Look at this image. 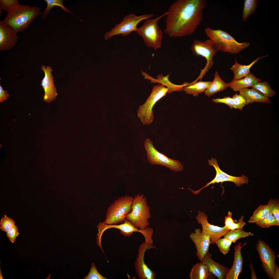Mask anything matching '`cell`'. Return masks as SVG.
<instances>
[{
  "label": "cell",
  "mask_w": 279,
  "mask_h": 279,
  "mask_svg": "<svg viewBox=\"0 0 279 279\" xmlns=\"http://www.w3.org/2000/svg\"><path fill=\"white\" fill-rule=\"evenodd\" d=\"M205 0H177L169 7L165 21V32L171 37L192 35L200 25Z\"/></svg>",
  "instance_id": "6da1fadb"
},
{
  "label": "cell",
  "mask_w": 279,
  "mask_h": 279,
  "mask_svg": "<svg viewBox=\"0 0 279 279\" xmlns=\"http://www.w3.org/2000/svg\"><path fill=\"white\" fill-rule=\"evenodd\" d=\"M41 14L38 7L20 4L7 13L3 21L17 33L28 29L31 23Z\"/></svg>",
  "instance_id": "7a4b0ae2"
},
{
  "label": "cell",
  "mask_w": 279,
  "mask_h": 279,
  "mask_svg": "<svg viewBox=\"0 0 279 279\" xmlns=\"http://www.w3.org/2000/svg\"><path fill=\"white\" fill-rule=\"evenodd\" d=\"M204 31L218 51L237 54L250 45V44L248 42H237L231 35L220 29H214L207 27Z\"/></svg>",
  "instance_id": "3957f363"
},
{
  "label": "cell",
  "mask_w": 279,
  "mask_h": 279,
  "mask_svg": "<svg viewBox=\"0 0 279 279\" xmlns=\"http://www.w3.org/2000/svg\"><path fill=\"white\" fill-rule=\"evenodd\" d=\"M151 217L146 198L143 194L135 195L133 198L131 210L126 215V219L137 229L143 230L150 225L148 220Z\"/></svg>",
  "instance_id": "277c9868"
},
{
  "label": "cell",
  "mask_w": 279,
  "mask_h": 279,
  "mask_svg": "<svg viewBox=\"0 0 279 279\" xmlns=\"http://www.w3.org/2000/svg\"><path fill=\"white\" fill-rule=\"evenodd\" d=\"M167 11L155 18L146 19L142 25L136 32L143 38L148 47L157 50L162 46L163 32L158 24L159 20L167 14Z\"/></svg>",
  "instance_id": "5b68a950"
},
{
  "label": "cell",
  "mask_w": 279,
  "mask_h": 279,
  "mask_svg": "<svg viewBox=\"0 0 279 279\" xmlns=\"http://www.w3.org/2000/svg\"><path fill=\"white\" fill-rule=\"evenodd\" d=\"M133 200V197L128 195L116 200L107 208L104 223L108 225L123 223L126 215L131 210Z\"/></svg>",
  "instance_id": "8992f818"
},
{
  "label": "cell",
  "mask_w": 279,
  "mask_h": 279,
  "mask_svg": "<svg viewBox=\"0 0 279 279\" xmlns=\"http://www.w3.org/2000/svg\"><path fill=\"white\" fill-rule=\"evenodd\" d=\"M168 90L161 84L154 86L145 103L139 106L137 111V115L143 125H148L153 122L154 118L153 107L158 101L166 95Z\"/></svg>",
  "instance_id": "52a82bcc"
},
{
  "label": "cell",
  "mask_w": 279,
  "mask_h": 279,
  "mask_svg": "<svg viewBox=\"0 0 279 279\" xmlns=\"http://www.w3.org/2000/svg\"><path fill=\"white\" fill-rule=\"evenodd\" d=\"M144 147L148 160L151 164L165 166L175 172H180L183 169V165L180 161L171 159L158 151L149 138L145 141Z\"/></svg>",
  "instance_id": "ba28073f"
},
{
  "label": "cell",
  "mask_w": 279,
  "mask_h": 279,
  "mask_svg": "<svg viewBox=\"0 0 279 279\" xmlns=\"http://www.w3.org/2000/svg\"><path fill=\"white\" fill-rule=\"evenodd\" d=\"M153 16V14H145L137 16L133 13L125 16L122 20L117 24L109 32L104 35V37L107 40L115 35L121 34L126 36L133 31L136 32L137 25L142 21L150 19Z\"/></svg>",
  "instance_id": "9c48e42d"
},
{
  "label": "cell",
  "mask_w": 279,
  "mask_h": 279,
  "mask_svg": "<svg viewBox=\"0 0 279 279\" xmlns=\"http://www.w3.org/2000/svg\"><path fill=\"white\" fill-rule=\"evenodd\" d=\"M193 54L195 56H202L206 60L205 67L202 69L198 77L194 82L201 79L213 65V58L218 51L211 41L207 39L204 41L195 40L191 48Z\"/></svg>",
  "instance_id": "30bf717a"
},
{
  "label": "cell",
  "mask_w": 279,
  "mask_h": 279,
  "mask_svg": "<svg viewBox=\"0 0 279 279\" xmlns=\"http://www.w3.org/2000/svg\"><path fill=\"white\" fill-rule=\"evenodd\" d=\"M255 248L264 270L273 278L276 265L275 253L268 244L260 239L258 240Z\"/></svg>",
  "instance_id": "8fae6325"
},
{
  "label": "cell",
  "mask_w": 279,
  "mask_h": 279,
  "mask_svg": "<svg viewBox=\"0 0 279 279\" xmlns=\"http://www.w3.org/2000/svg\"><path fill=\"white\" fill-rule=\"evenodd\" d=\"M208 163L210 166H213L215 168L216 172L215 176L212 181L199 190L195 191L192 190V192L194 194H198L203 189L211 184L216 183L231 182H233L237 187H240L244 183H248L249 181L248 178L244 175L239 177L235 176L230 175L222 171L219 167L216 158L212 157L211 159L208 160Z\"/></svg>",
  "instance_id": "7c38bea8"
},
{
  "label": "cell",
  "mask_w": 279,
  "mask_h": 279,
  "mask_svg": "<svg viewBox=\"0 0 279 279\" xmlns=\"http://www.w3.org/2000/svg\"><path fill=\"white\" fill-rule=\"evenodd\" d=\"M156 248L154 246L149 245L145 242L140 246L137 255L134 265L136 272L140 279H155L156 274L145 263L144 257L146 251L149 249Z\"/></svg>",
  "instance_id": "4fadbf2b"
},
{
  "label": "cell",
  "mask_w": 279,
  "mask_h": 279,
  "mask_svg": "<svg viewBox=\"0 0 279 279\" xmlns=\"http://www.w3.org/2000/svg\"><path fill=\"white\" fill-rule=\"evenodd\" d=\"M196 218L198 223L202 226V233L209 236L212 244H215L219 239L230 230L224 226L221 227L210 223L208 221L207 215L204 212L199 211Z\"/></svg>",
  "instance_id": "5bb4252c"
},
{
  "label": "cell",
  "mask_w": 279,
  "mask_h": 279,
  "mask_svg": "<svg viewBox=\"0 0 279 279\" xmlns=\"http://www.w3.org/2000/svg\"><path fill=\"white\" fill-rule=\"evenodd\" d=\"M41 69L44 73V76L42 79L41 86L42 87L44 94L43 100L46 103H50L55 100L58 95L56 87L54 83V78L52 72L53 69L48 66H45L42 65Z\"/></svg>",
  "instance_id": "9a60e30c"
},
{
  "label": "cell",
  "mask_w": 279,
  "mask_h": 279,
  "mask_svg": "<svg viewBox=\"0 0 279 279\" xmlns=\"http://www.w3.org/2000/svg\"><path fill=\"white\" fill-rule=\"evenodd\" d=\"M98 227V232L97 235V242L99 247L102 246L101 243L102 235L104 232L108 229L111 228L118 229L120 230L121 234L125 237H130L134 232H138L141 233L142 231V230L136 228L129 221L126 220L123 223L118 224H106L103 222L99 223Z\"/></svg>",
  "instance_id": "2e32d148"
},
{
  "label": "cell",
  "mask_w": 279,
  "mask_h": 279,
  "mask_svg": "<svg viewBox=\"0 0 279 279\" xmlns=\"http://www.w3.org/2000/svg\"><path fill=\"white\" fill-rule=\"evenodd\" d=\"M17 33L3 21H0V50H8L16 45L18 40Z\"/></svg>",
  "instance_id": "e0dca14e"
},
{
  "label": "cell",
  "mask_w": 279,
  "mask_h": 279,
  "mask_svg": "<svg viewBox=\"0 0 279 279\" xmlns=\"http://www.w3.org/2000/svg\"><path fill=\"white\" fill-rule=\"evenodd\" d=\"M189 237L195 245L196 256L200 262H202L208 251L211 243L210 238L208 235L202 233L199 228L196 229L194 232L190 234Z\"/></svg>",
  "instance_id": "ac0fdd59"
},
{
  "label": "cell",
  "mask_w": 279,
  "mask_h": 279,
  "mask_svg": "<svg viewBox=\"0 0 279 279\" xmlns=\"http://www.w3.org/2000/svg\"><path fill=\"white\" fill-rule=\"evenodd\" d=\"M246 244L245 242L242 245L240 242L234 247V260L233 265L227 273L226 279H237L243 269V261L241 249Z\"/></svg>",
  "instance_id": "d6986e66"
},
{
  "label": "cell",
  "mask_w": 279,
  "mask_h": 279,
  "mask_svg": "<svg viewBox=\"0 0 279 279\" xmlns=\"http://www.w3.org/2000/svg\"><path fill=\"white\" fill-rule=\"evenodd\" d=\"M211 257L208 251L202 261L206 266L210 276L212 274L218 279H225L229 269L214 261Z\"/></svg>",
  "instance_id": "ffe728a7"
},
{
  "label": "cell",
  "mask_w": 279,
  "mask_h": 279,
  "mask_svg": "<svg viewBox=\"0 0 279 279\" xmlns=\"http://www.w3.org/2000/svg\"><path fill=\"white\" fill-rule=\"evenodd\" d=\"M239 94L245 98L246 105L254 102L271 103L269 98L266 97L256 89L252 88H246L239 90Z\"/></svg>",
  "instance_id": "44dd1931"
},
{
  "label": "cell",
  "mask_w": 279,
  "mask_h": 279,
  "mask_svg": "<svg viewBox=\"0 0 279 279\" xmlns=\"http://www.w3.org/2000/svg\"><path fill=\"white\" fill-rule=\"evenodd\" d=\"M262 81V80L255 77L251 73L241 79L232 80L228 83V87L235 92L252 87L253 85Z\"/></svg>",
  "instance_id": "7402d4cb"
},
{
  "label": "cell",
  "mask_w": 279,
  "mask_h": 279,
  "mask_svg": "<svg viewBox=\"0 0 279 279\" xmlns=\"http://www.w3.org/2000/svg\"><path fill=\"white\" fill-rule=\"evenodd\" d=\"M267 55L259 57L253 60L249 64L242 65L239 63L236 58L234 64L230 68L234 73L233 80H238L246 76L251 72L250 69L260 59L267 56Z\"/></svg>",
  "instance_id": "603a6c76"
},
{
  "label": "cell",
  "mask_w": 279,
  "mask_h": 279,
  "mask_svg": "<svg viewBox=\"0 0 279 279\" xmlns=\"http://www.w3.org/2000/svg\"><path fill=\"white\" fill-rule=\"evenodd\" d=\"M228 87V83L222 79L218 72L216 71L212 84L205 91L204 94L206 96L210 97L214 94L225 90Z\"/></svg>",
  "instance_id": "cb8c5ba5"
},
{
  "label": "cell",
  "mask_w": 279,
  "mask_h": 279,
  "mask_svg": "<svg viewBox=\"0 0 279 279\" xmlns=\"http://www.w3.org/2000/svg\"><path fill=\"white\" fill-rule=\"evenodd\" d=\"M212 81H201L198 82H192L189 83L187 86L184 87L183 90L186 94L192 95L196 96L202 93L211 84Z\"/></svg>",
  "instance_id": "d4e9b609"
},
{
  "label": "cell",
  "mask_w": 279,
  "mask_h": 279,
  "mask_svg": "<svg viewBox=\"0 0 279 279\" xmlns=\"http://www.w3.org/2000/svg\"><path fill=\"white\" fill-rule=\"evenodd\" d=\"M169 74L166 76H164L162 74L158 75L157 79H153L151 80L153 82H158L161 84L162 85L166 86L168 89L167 93H170L173 91H180L183 90L184 87L187 86L189 83L185 82L181 85H177L171 83L168 80Z\"/></svg>",
  "instance_id": "484cf974"
},
{
  "label": "cell",
  "mask_w": 279,
  "mask_h": 279,
  "mask_svg": "<svg viewBox=\"0 0 279 279\" xmlns=\"http://www.w3.org/2000/svg\"><path fill=\"white\" fill-rule=\"evenodd\" d=\"M210 276L206 266L202 262L193 266L189 274L190 279H207Z\"/></svg>",
  "instance_id": "4316f807"
},
{
  "label": "cell",
  "mask_w": 279,
  "mask_h": 279,
  "mask_svg": "<svg viewBox=\"0 0 279 279\" xmlns=\"http://www.w3.org/2000/svg\"><path fill=\"white\" fill-rule=\"evenodd\" d=\"M271 212L267 205H261L254 211L248 222L256 223L263 220Z\"/></svg>",
  "instance_id": "83f0119b"
},
{
  "label": "cell",
  "mask_w": 279,
  "mask_h": 279,
  "mask_svg": "<svg viewBox=\"0 0 279 279\" xmlns=\"http://www.w3.org/2000/svg\"><path fill=\"white\" fill-rule=\"evenodd\" d=\"M253 234L251 232L245 231L242 229H235L229 230L223 236L226 238L235 243L238 239L249 236H253Z\"/></svg>",
  "instance_id": "f1b7e54d"
},
{
  "label": "cell",
  "mask_w": 279,
  "mask_h": 279,
  "mask_svg": "<svg viewBox=\"0 0 279 279\" xmlns=\"http://www.w3.org/2000/svg\"><path fill=\"white\" fill-rule=\"evenodd\" d=\"M251 87L269 98L276 94L275 91L271 88L270 84L266 81L257 83Z\"/></svg>",
  "instance_id": "f546056e"
},
{
  "label": "cell",
  "mask_w": 279,
  "mask_h": 279,
  "mask_svg": "<svg viewBox=\"0 0 279 279\" xmlns=\"http://www.w3.org/2000/svg\"><path fill=\"white\" fill-rule=\"evenodd\" d=\"M258 2L257 0L244 1L242 16L243 21H246L250 15L254 13L258 6Z\"/></svg>",
  "instance_id": "4dcf8cb0"
},
{
  "label": "cell",
  "mask_w": 279,
  "mask_h": 279,
  "mask_svg": "<svg viewBox=\"0 0 279 279\" xmlns=\"http://www.w3.org/2000/svg\"><path fill=\"white\" fill-rule=\"evenodd\" d=\"M63 0H45V1L46 3L47 6L46 8L44 9L43 13V15L41 17L42 19L43 20L45 19L47 15L49 13L50 10L54 7L56 6L60 7L65 11L70 13L75 16L64 5L63 3Z\"/></svg>",
  "instance_id": "1f68e13d"
},
{
  "label": "cell",
  "mask_w": 279,
  "mask_h": 279,
  "mask_svg": "<svg viewBox=\"0 0 279 279\" xmlns=\"http://www.w3.org/2000/svg\"><path fill=\"white\" fill-rule=\"evenodd\" d=\"M256 224L257 226L262 228H268L273 226H279V223L271 212L264 219L256 223Z\"/></svg>",
  "instance_id": "d6a6232c"
},
{
  "label": "cell",
  "mask_w": 279,
  "mask_h": 279,
  "mask_svg": "<svg viewBox=\"0 0 279 279\" xmlns=\"http://www.w3.org/2000/svg\"><path fill=\"white\" fill-rule=\"evenodd\" d=\"M20 4L17 0H0V16L2 10H4L5 11L8 13Z\"/></svg>",
  "instance_id": "836d02e7"
},
{
  "label": "cell",
  "mask_w": 279,
  "mask_h": 279,
  "mask_svg": "<svg viewBox=\"0 0 279 279\" xmlns=\"http://www.w3.org/2000/svg\"><path fill=\"white\" fill-rule=\"evenodd\" d=\"M232 242L228 239L224 237L219 239L216 242L220 251L222 254L226 255L230 250V247Z\"/></svg>",
  "instance_id": "e575fe53"
},
{
  "label": "cell",
  "mask_w": 279,
  "mask_h": 279,
  "mask_svg": "<svg viewBox=\"0 0 279 279\" xmlns=\"http://www.w3.org/2000/svg\"><path fill=\"white\" fill-rule=\"evenodd\" d=\"M15 222L12 219L4 215L0 221V229L2 231L6 232L15 225Z\"/></svg>",
  "instance_id": "d590c367"
},
{
  "label": "cell",
  "mask_w": 279,
  "mask_h": 279,
  "mask_svg": "<svg viewBox=\"0 0 279 279\" xmlns=\"http://www.w3.org/2000/svg\"><path fill=\"white\" fill-rule=\"evenodd\" d=\"M271 212L279 223V201L277 199H271L267 203Z\"/></svg>",
  "instance_id": "8d00e7d4"
},
{
  "label": "cell",
  "mask_w": 279,
  "mask_h": 279,
  "mask_svg": "<svg viewBox=\"0 0 279 279\" xmlns=\"http://www.w3.org/2000/svg\"><path fill=\"white\" fill-rule=\"evenodd\" d=\"M233 101V108L242 110L243 108L246 105V100L242 95L236 93L232 96Z\"/></svg>",
  "instance_id": "74e56055"
},
{
  "label": "cell",
  "mask_w": 279,
  "mask_h": 279,
  "mask_svg": "<svg viewBox=\"0 0 279 279\" xmlns=\"http://www.w3.org/2000/svg\"><path fill=\"white\" fill-rule=\"evenodd\" d=\"M84 279H107L101 275L98 271L94 264L92 262L89 272Z\"/></svg>",
  "instance_id": "f35d334b"
},
{
  "label": "cell",
  "mask_w": 279,
  "mask_h": 279,
  "mask_svg": "<svg viewBox=\"0 0 279 279\" xmlns=\"http://www.w3.org/2000/svg\"><path fill=\"white\" fill-rule=\"evenodd\" d=\"M142 231L141 234L144 237L145 242L148 244L153 245V242L152 238L153 233V229L148 226Z\"/></svg>",
  "instance_id": "ab89813d"
},
{
  "label": "cell",
  "mask_w": 279,
  "mask_h": 279,
  "mask_svg": "<svg viewBox=\"0 0 279 279\" xmlns=\"http://www.w3.org/2000/svg\"><path fill=\"white\" fill-rule=\"evenodd\" d=\"M6 236L10 242L14 243L16 241V239L19 234L18 228L17 226L15 225L13 227L6 232Z\"/></svg>",
  "instance_id": "60d3db41"
},
{
  "label": "cell",
  "mask_w": 279,
  "mask_h": 279,
  "mask_svg": "<svg viewBox=\"0 0 279 279\" xmlns=\"http://www.w3.org/2000/svg\"><path fill=\"white\" fill-rule=\"evenodd\" d=\"M212 101L215 103L224 104L231 109L233 108V101L232 97L228 96L222 98L213 99Z\"/></svg>",
  "instance_id": "b9f144b4"
},
{
  "label": "cell",
  "mask_w": 279,
  "mask_h": 279,
  "mask_svg": "<svg viewBox=\"0 0 279 279\" xmlns=\"http://www.w3.org/2000/svg\"><path fill=\"white\" fill-rule=\"evenodd\" d=\"M244 216H242L238 222L232 224L227 228L230 230L238 229H243V227L246 224L245 223L244 221Z\"/></svg>",
  "instance_id": "7bdbcfd3"
},
{
  "label": "cell",
  "mask_w": 279,
  "mask_h": 279,
  "mask_svg": "<svg viewBox=\"0 0 279 279\" xmlns=\"http://www.w3.org/2000/svg\"><path fill=\"white\" fill-rule=\"evenodd\" d=\"M232 213L230 212L229 211L227 215L226 216L225 218L224 226L226 227L231 225L232 224L236 223L237 221L234 220L232 218Z\"/></svg>",
  "instance_id": "ee69618b"
},
{
  "label": "cell",
  "mask_w": 279,
  "mask_h": 279,
  "mask_svg": "<svg viewBox=\"0 0 279 279\" xmlns=\"http://www.w3.org/2000/svg\"><path fill=\"white\" fill-rule=\"evenodd\" d=\"M9 96V95L7 91L3 89L1 85H0V102L2 103L6 100Z\"/></svg>",
  "instance_id": "f6af8a7d"
},
{
  "label": "cell",
  "mask_w": 279,
  "mask_h": 279,
  "mask_svg": "<svg viewBox=\"0 0 279 279\" xmlns=\"http://www.w3.org/2000/svg\"><path fill=\"white\" fill-rule=\"evenodd\" d=\"M279 269L278 266L276 265L273 278L274 279H279Z\"/></svg>",
  "instance_id": "bcb514c9"
},
{
  "label": "cell",
  "mask_w": 279,
  "mask_h": 279,
  "mask_svg": "<svg viewBox=\"0 0 279 279\" xmlns=\"http://www.w3.org/2000/svg\"><path fill=\"white\" fill-rule=\"evenodd\" d=\"M252 279H257L255 272L253 268L251 262L250 265Z\"/></svg>",
  "instance_id": "7dc6e473"
},
{
  "label": "cell",
  "mask_w": 279,
  "mask_h": 279,
  "mask_svg": "<svg viewBox=\"0 0 279 279\" xmlns=\"http://www.w3.org/2000/svg\"><path fill=\"white\" fill-rule=\"evenodd\" d=\"M0 279H4V277L2 275L1 270V268H0Z\"/></svg>",
  "instance_id": "c3c4849f"
}]
</instances>
